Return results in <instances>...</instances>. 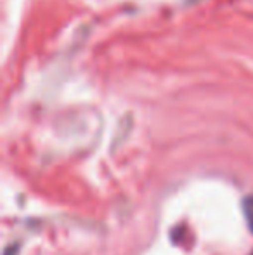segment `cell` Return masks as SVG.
<instances>
[{
    "label": "cell",
    "instance_id": "6da1fadb",
    "mask_svg": "<svg viewBox=\"0 0 253 255\" xmlns=\"http://www.w3.org/2000/svg\"><path fill=\"white\" fill-rule=\"evenodd\" d=\"M245 215H247L248 226L253 233V198H247V202H245Z\"/></svg>",
    "mask_w": 253,
    "mask_h": 255
}]
</instances>
